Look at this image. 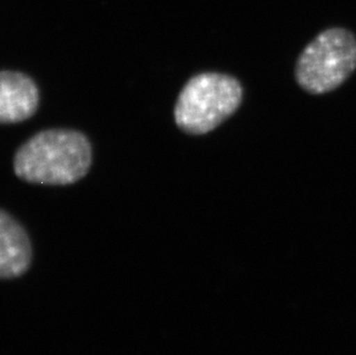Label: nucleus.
Returning a JSON list of instances; mask_svg holds the SVG:
<instances>
[{
    "instance_id": "1",
    "label": "nucleus",
    "mask_w": 356,
    "mask_h": 355,
    "mask_svg": "<svg viewBox=\"0 0 356 355\" xmlns=\"http://www.w3.org/2000/svg\"><path fill=\"white\" fill-rule=\"evenodd\" d=\"M92 148L87 136L74 129L42 131L17 149L14 172L31 184L66 186L87 175Z\"/></svg>"
},
{
    "instance_id": "2",
    "label": "nucleus",
    "mask_w": 356,
    "mask_h": 355,
    "mask_svg": "<svg viewBox=\"0 0 356 355\" xmlns=\"http://www.w3.org/2000/svg\"><path fill=\"white\" fill-rule=\"evenodd\" d=\"M243 89L236 77L201 73L191 77L179 94L175 124L184 133L207 134L234 114L241 105Z\"/></svg>"
},
{
    "instance_id": "4",
    "label": "nucleus",
    "mask_w": 356,
    "mask_h": 355,
    "mask_svg": "<svg viewBox=\"0 0 356 355\" xmlns=\"http://www.w3.org/2000/svg\"><path fill=\"white\" fill-rule=\"evenodd\" d=\"M40 91L31 77L21 72L0 73V121L17 124L33 117L38 109Z\"/></svg>"
},
{
    "instance_id": "3",
    "label": "nucleus",
    "mask_w": 356,
    "mask_h": 355,
    "mask_svg": "<svg viewBox=\"0 0 356 355\" xmlns=\"http://www.w3.org/2000/svg\"><path fill=\"white\" fill-rule=\"evenodd\" d=\"M356 68V38L343 28H330L310 42L296 63L300 87L326 94L339 87Z\"/></svg>"
},
{
    "instance_id": "5",
    "label": "nucleus",
    "mask_w": 356,
    "mask_h": 355,
    "mask_svg": "<svg viewBox=\"0 0 356 355\" xmlns=\"http://www.w3.org/2000/svg\"><path fill=\"white\" fill-rule=\"evenodd\" d=\"M33 260L31 239L24 226L8 212H0V277L14 279L29 270Z\"/></svg>"
}]
</instances>
